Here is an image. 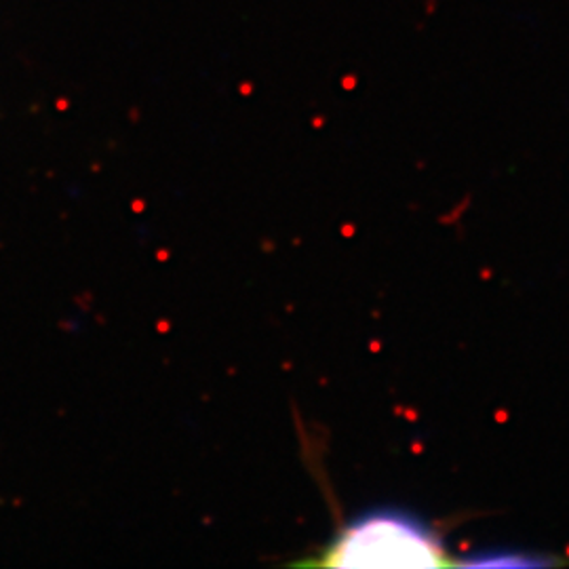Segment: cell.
Instances as JSON below:
<instances>
[{"label": "cell", "instance_id": "2", "mask_svg": "<svg viewBox=\"0 0 569 569\" xmlns=\"http://www.w3.org/2000/svg\"><path fill=\"white\" fill-rule=\"evenodd\" d=\"M557 559H545L540 555L531 552H515V550H488L470 555L465 561H458V566H472V568H486V566H498V568H512V566H555Z\"/></svg>", "mask_w": 569, "mask_h": 569}, {"label": "cell", "instance_id": "1", "mask_svg": "<svg viewBox=\"0 0 569 569\" xmlns=\"http://www.w3.org/2000/svg\"><path fill=\"white\" fill-rule=\"evenodd\" d=\"M443 538L425 519L403 509H371L357 515L306 566L323 568H448Z\"/></svg>", "mask_w": 569, "mask_h": 569}]
</instances>
